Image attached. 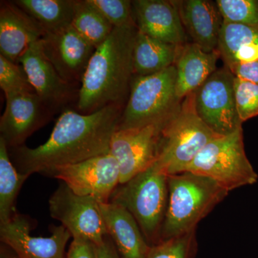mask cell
I'll use <instances>...</instances> for the list:
<instances>
[{
  "label": "cell",
  "instance_id": "obj_1",
  "mask_svg": "<svg viewBox=\"0 0 258 258\" xmlns=\"http://www.w3.org/2000/svg\"><path fill=\"white\" fill-rule=\"evenodd\" d=\"M123 107L110 106L89 114L64 109L47 142L36 148L8 149L17 169L29 176L45 174L57 166L76 164L107 154L118 128Z\"/></svg>",
  "mask_w": 258,
  "mask_h": 258
},
{
  "label": "cell",
  "instance_id": "obj_2",
  "mask_svg": "<svg viewBox=\"0 0 258 258\" xmlns=\"http://www.w3.org/2000/svg\"><path fill=\"white\" fill-rule=\"evenodd\" d=\"M136 25L114 28L96 48L83 76L78 96V111L89 114L106 107L124 108L134 76L133 49Z\"/></svg>",
  "mask_w": 258,
  "mask_h": 258
},
{
  "label": "cell",
  "instance_id": "obj_3",
  "mask_svg": "<svg viewBox=\"0 0 258 258\" xmlns=\"http://www.w3.org/2000/svg\"><path fill=\"white\" fill-rule=\"evenodd\" d=\"M167 208L161 241L196 230L229 191L210 178L185 171L168 176Z\"/></svg>",
  "mask_w": 258,
  "mask_h": 258
},
{
  "label": "cell",
  "instance_id": "obj_4",
  "mask_svg": "<svg viewBox=\"0 0 258 258\" xmlns=\"http://www.w3.org/2000/svg\"><path fill=\"white\" fill-rule=\"evenodd\" d=\"M168 175L155 164L119 184L109 203L128 210L137 222L150 246L161 241V232L167 208Z\"/></svg>",
  "mask_w": 258,
  "mask_h": 258
},
{
  "label": "cell",
  "instance_id": "obj_5",
  "mask_svg": "<svg viewBox=\"0 0 258 258\" xmlns=\"http://www.w3.org/2000/svg\"><path fill=\"white\" fill-rule=\"evenodd\" d=\"M218 136L197 114L192 93L166 122L154 164L168 175L184 172L203 148Z\"/></svg>",
  "mask_w": 258,
  "mask_h": 258
},
{
  "label": "cell",
  "instance_id": "obj_6",
  "mask_svg": "<svg viewBox=\"0 0 258 258\" xmlns=\"http://www.w3.org/2000/svg\"><path fill=\"white\" fill-rule=\"evenodd\" d=\"M181 103L176 96L175 66L150 76H134L118 129L139 128L167 119Z\"/></svg>",
  "mask_w": 258,
  "mask_h": 258
},
{
  "label": "cell",
  "instance_id": "obj_7",
  "mask_svg": "<svg viewBox=\"0 0 258 258\" xmlns=\"http://www.w3.org/2000/svg\"><path fill=\"white\" fill-rule=\"evenodd\" d=\"M185 171L210 178L229 192L255 184L258 179L244 151L242 127L210 141Z\"/></svg>",
  "mask_w": 258,
  "mask_h": 258
},
{
  "label": "cell",
  "instance_id": "obj_8",
  "mask_svg": "<svg viewBox=\"0 0 258 258\" xmlns=\"http://www.w3.org/2000/svg\"><path fill=\"white\" fill-rule=\"evenodd\" d=\"M235 78L224 66L193 93L197 114L217 135H228L242 127L236 104Z\"/></svg>",
  "mask_w": 258,
  "mask_h": 258
},
{
  "label": "cell",
  "instance_id": "obj_9",
  "mask_svg": "<svg viewBox=\"0 0 258 258\" xmlns=\"http://www.w3.org/2000/svg\"><path fill=\"white\" fill-rule=\"evenodd\" d=\"M49 211L73 239H86L99 246L108 235L101 203L93 197L76 195L62 181L49 200Z\"/></svg>",
  "mask_w": 258,
  "mask_h": 258
},
{
  "label": "cell",
  "instance_id": "obj_10",
  "mask_svg": "<svg viewBox=\"0 0 258 258\" xmlns=\"http://www.w3.org/2000/svg\"><path fill=\"white\" fill-rule=\"evenodd\" d=\"M45 175L60 180L76 195L93 197L100 203H109L120 181L118 161L110 153L57 166Z\"/></svg>",
  "mask_w": 258,
  "mask_h": 258
},
{
  "label": "cell",
  "instance_id": "obj_11",
  "mask_svg": "<svg viewBox=\"0 0 258 258\" xmlns=\"http://www.w3.org/2000/svg\"><path fill=\"white\" fill-rule=\"evenodd\" d=\"M169 118L139 128L117 129L112 137L109 153L118 161L120 184L155 164L159 157L161 132Z\"/></svg>",
  "mask_w": 258,
  "mask_h": 258
},
{
  "label": "cell",
  "instance_id": "obj_12",
  "mask_svg": "<svg viewBox=\"0 0 258 258\" xmlns=\"http://www.w3.org/2000/svg\"><path fill=\"white\" fill-rule=\"evenodd\" d=\"M5 98L6 107L0 119V139L8 149L24 146L25 141L55 113L36 93H15Z\"/></svg>",
  "mask_w": 258,
  "mask_h": 258
},
{
  "label": "cell",
  "instance_id": "obj_13",
  "mask_svg": "<svg viewBox=\"0 0 258 258\" xmlns=\"http://www.w3.org/2000/svg\"><path fill=\"white\" fill-rule=\"evenodd\" d=\"M40 42L44 53L61 77L76 87L81 84L95 47L71 25L45 34Z\"/></svg>",
  "mask_w": 258,
  "mask_h": 258
},
{
  "label": "cell",
  "instance_id": "obj_14",
  "mask_svg": "<svg viewBox=\"0 0 258 258\" xmlns=\"http://www.w3.org/2000/svg\"><path fill=\"white\" fill-rule=\"evenodd\" d=\"M19 63L28 75L35 93L51 109L56 112L71 102L77 103L79 89L61 77L44 53L40 40L28 47Z\"/></svg>",
  "mask_w": 258,
  "mask_h": 258
},
{
  "label": "cell",
  "instance_id": "obj_15",
  "mask_svg": "<svg viewBox=\"0 0 258 258\" xmlns=\"http://www.w3.org/2000/svg\"><path fill=\"white\" fill-rule=\"evenodd\" d=\"M31 222L25 215L17 214L10 222L0 224L1 242L14 249L20 258H64V249L71 238L62 226L51 227V235H31Z\"/></svg>",
  "mask_w": 258,
  "mask_h": 258
},
{
  "label": "cell",
  "instance_id": "obj_16",
  "mask_svg": "<svg viewBox=\"0 0 258 258\" xmlns=\"http://www.w3.org/2000/svg\"><path fill=\"white\" fill-rule=\"evenodd\" d=\"M132 10L138 31L168 43H186L187 35L173 1L135 0Z\"/></svg>",
  "mask_w": 258,
  "mask_h": 258
},
{
  "label": "cell",
  "instance_id": "obj_17",
  "mask_svg": "<svg viewBox=\"0 0 258 258\" xmlns=\"http://www.w3.org/2000/svg\"><path fill=\"white\" fill-rule=\"evenodd\" d=\"M45 35L40 24L13 1L0 4V55L19 63L20 57L34 42Z\"/></svg>",
  "mask_w": 258,
  "mask_h": 258
},
{
  "label": "cell",
  "instance_id": "obj_18",
  "mask_svg": "<svg viewBox=\"0 0 258 258\" xmlns=\"http://www.w3.org/2000/svg\"><path fill=\"white\" fill-rule=\"evenodd\" d=\"M177 8L186 35L207 52L218 48L223 18L216 2L210 0H176Z\"/></svg>",
  "mask_w": 258,
  "mask_h": 258
},
{
  "label": "cell",
  "instance_id": "obj_19",
  "mask_svg": "<svg viewBox=\"0 0 258 258\" xmlns=\"http://www.w3.org/2000/svg\"><path fill=\"white\" fill-rule=\"evenodd\" d=\"M108 235L120 258H147L151 246L132 214L115 203H101Z\"/></svg>",
  "mask_w": 258,
  "mask_h": 258
},
{
  "label": "cell",
  "instance_id": "obj_20",
  "mask_svg": "<svg viewBox=\"0 0 258 258\" xmlns=\"http://www.w3.org/2000/svg\"><path fill=\"white\" fill-rule=\"evenodd\" d=\"M220 58L218 50L207 52L193 42L181 45L174 64L178 99L182 101L200 88L216 71Z\"/></svg>",
  "mask_w": 258,
  "mask_h": 258
},
{
  "label": "cell",
  "instance_id": "obj_21",
  "mask_svg": "<svg viewBox=\"0 0 258 258\" xmlns=\"http://www.w3.org/2000/svg\"><path fill=\"white\" fill-rule=\"evenodd\" d=\"M217 50L229 70L237 64L258 60V25L224 21Z\"/></svg>",
  "mask_w": 258,
  "mask_h": 258
},
{
  "label": "cell",
  "instance_id": "obj_22",
  "mask_svg": "<svg viewBox=\"0 0 258 258\" xmlns=\"http://www.w3.org/2000/svg\"><path fill=\"white\" fill-rule=\"evenodd\" d=\"M181 46L137 32L133 49L134 76H150L174 66Z\"/></svg>",
  "mask_w": 258,
  "mask_h": 258
},
{
  "label": "cell",
  "instance_id": "obj_23",
  "mask_svg": "<svg viewBox=\"0 0 258 258\" xmlns=\"http://www.w3.org/2000/svg\"><path fill=\"white\" fill-rule=\"evenodd\" d=\"M48 32L71 26L76 0H16L13 1Z\"/></svg>",
  "mask_w": 258,
  "mask_h": 258
},
{
  "label": "cell",
  "instance_id": "obj_24",
  "mask_svg": "<svg viewBox=\"0 0 258 258\" xmlns=\"http://www.w3.org/2000/svg\"><path fill=\"white\" fill-rule=\"evenodd\" d=\"M28 177L15 167L6 144L0 139V224L10 222L18 214L17 198Z\"/></svg>",
  "mask_w": 258,
  "mask_h": 258
},
{
  "label": "cell",
  "instance_id": "obj_25",
  "mask_svg": "<svg viewBox=\"0 0 258 258\" xmlns=\"http://www.w3.org/2000/svg\"><path fill=\"white\" fill-rule=\"evenodd\" d=\"M71 26L95 48L109 37L114 28L88 0H76Z\"/></svg>",
  "mask_w": 258,
  "mask_h": 258
},
{
  "label": "cell",
  "instance_id": "obj_26",
  "mask_svg": "<svg viewBox=\"0 0 258 258\" xmlns=\"http://www.w3.org/2000/svg\"><path fill=\"white\" fill-rule=\"evenodd\" d=\"M198 249L195 230L151 246L147 258H195Z\"/></svg>",
  "mask_w": 258,
  "mask_h": 258
},
{
  "label": "cell",
  "instance_id": "obj_27",
  "mask_svg": "<svg viewBox=\"0 0 258 258\" xmlns=\"http://www.w3.org/2000/svg\"><path fill=\"white\" fill-rule=\"evenodd\" d=\"M0 87L5 96L15 93H35L22 64L0 55Z\"/></svg>",
  "mask_w": 258,
  "mask_h": 258
},
{
  "label": "cell",
  "instance_id": "obj_28",
  "mask_svg": "<svg viewBox=\"0 0 258 258\" xmlns=\"http://www.w3.org/2000/svg\"><path fill=\"white\" fill-rule=\"evenodd\" d=\"M224 21L258 25V0H217Z\"/></svg>",
  "mask_w": 258,
  "mask_h": 258
},
{
  "label": "cell",
  "instance_id": "obj_29",
  "mask_svg": "<svg viewBox=\"0 0 258 258\" xmlns=\"http://www.w3.org/2000/svg\"><path fill=\"white\" fill-rule=\"evenodd\" d=\"M113 28L136 25L129 0H88Z\"/></svg>",
  "mask_w": 258,
  "mask_h": 258
},
{
  "label": "cell",
  "instance_id": "obj_30",
  "mask_svg": "<svg viewBox=\"0 0 258 258\" xmlns=\"http://www.w3.org/2000/svg\"><path fill=\"white\" fill-rule=\"evenodd\" d=\"M234 85L237 112L243 123L258 115V85L237 77Z\"/></svg>",
  "mask_w": 258,
  "mask_h": 258
},
{
  "label": "cell",
  "instance_id": "obj_31",
  "mask_svg": "<svg viewBox=\"0 0 258 258\" xmlns=\"http://www.w3.org/2000/svg\"><path fill=\"white\" fill-rule=\"evenodd\" d=\"M97 246L91 241L74 238L66 258H97Z\"/></svg>",
  "mask_w": 258,
  "mask_h": 258
},
{
  "label": "cell",
  "instance_id": "obj_32",
  "mask_svg": "<svg viewBox=\"0 0 258 258\" xmlns=\"http://www.w3.org/2000/svg\"><path fill=\"white\" fill-rule=\"evenodd\" d=\"M230 71L235 77L258 85V60L237 64Z\"/></svg>",
  "mask_w": 258,
  "mask_h": 258
},
{
  "label": "cell",
  "instance_id": "obj_33",
  "mask_svg": "<svg viewBox=\"0 0 258 258\" xmlns=\"http://www.w3.org/2000/svg\"><path fill=\"white\" fill-rule=\"evenodd\" d=\"M97 258H120L114 244L107 235L104 242L101 245L97 246Z\"/></svg>",
  "mask_w": 258,
  "mask_h": 258
},
{
  "label": "cell",
  "instance_id": "obj_34",
  "mask_svg": "<svg viewBox=\"0 0 258 258\" xmlns=\"http://www.w3.org/2000/svg\"><path fill=\"white\" fill-rule=\"evenodd\" d=\"M0 258H20L16 252L8 244L1 242Z\"/></svg>",
  "mask_w": 258,
  "mask_h": 258
}]
</instances>
